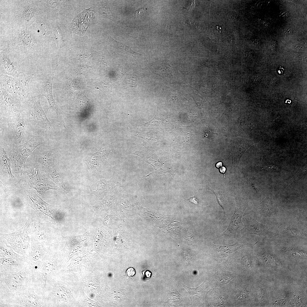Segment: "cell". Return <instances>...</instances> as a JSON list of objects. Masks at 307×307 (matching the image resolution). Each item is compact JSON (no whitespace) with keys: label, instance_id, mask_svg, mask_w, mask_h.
I'll list each match as a JSON object with an SVG mask.
<instances>
[{"label":"cell","instance_id":"6da1fadb","mask_svg":"<svg viewBox=\"0 0 307 307\" xmlns=\"http://www.w3.org/2000/svg\"><path fill=\"white\" fill-rule=\"evenodd\" d=\"M32 272L27 264L19 272L0 275V302L8 300L32 287Z\"/></svg>","mask_w":307,"mask_h":307},{"label":"cell","instance_id":"7a4b0ae2","mask_svg":"<svg viewBox=\"0 0 307 307\" xmlns=\"http://www.w3.org/2000/svg\"><path fill=\"white\" fill-rule=\"evenodd\" d=\"M42 97L38 90L32 91L28 100L24 103L25 110L28 118L29 129L36 131L39 129L51 130L53 126L48 119L40 103Z\"/></svg>","mask_w":307,"mask_h":307},{"label":"cell","instance_id":"3957f363","mask_svg":"<svg viewBox=\"0 0 307 307\" xmlns=\"http://www.w3.org/2000/svg\"><path fill=\"white\" fill-rule=\"evenodd\" d=\"M1 129L7 141L20 145L26 129L29 128L28 118L25 109L19 114L9 117H0Z\"/></svg>","mask_w":307,"mask_h":307},{"label":"cell","instance_id":"277c9868","mask_svg":"<svg viewBox=\"0 0 307 307\" xmlns=\"http://www.w3.org/2000/svg\"><path fill=\"white\" fill-rule=\"evenodd\" d=\"M34 220L30 214L25 224L20 229L12 233L1 234L0 237L6 240L16 253L25 257L27 256L30 250L31 238L29 235V230Z\"/></svg>","mask_w":307,"mask_h":307},{"label":"cell","instance_id":"5b68a950","mask_svg":"<svg viewBox=\"0 0 307 307\" xmlns=\"http://www.w3.org/2000/svg\"><path fill=\"white\" fill-rule=\"evenodd\" d=\"M26 196L27 202L35 210L41 221L56 223L61 221L62 219L61 213L44 201L37 194L31 193L28 194Z\"/></svg>","mask_w":307,"mask_h":307},{"label":"cell","instance_id":"8992f818","mask_svg":"<svg viewBox=\"0 0 307 307\" xmlns=\"http://www.w3.org/2000/svg\"><path fill=\"white\" fill-rule=\"evenodd\" d=\"M51 253L32 273V287L38 295L43 296V290L49 275L56 268L57 255Z\"/></svg>","mask_w":307,"mask_h":307},{"label":"cell","instance_id":"52a82bcc","mask_svg":"<svg viewBox=\"0 0 307 307\" xmlns=\"http://www.w3.org/2000/svg\"><path fill=\"white\" fill-rule=\"evenodd\" d=\"M0 307H45L46 305L44 297L37 294L31 287L8 300L0 302Z\"/></svg>","mask_w":307,"mask_h":307},{"label":"cell","instance_id":"ba28073f","mask_svg":"<svg viewBox=\"0 0 307 307\" xmlns=\"http://www.w3.org/2000/svg\"><path fill=\"white\" fill-rule=\"evenodd\" d=\"M34 225L30 235L31 238L51 248L59 237L52 224L41 221L38 218L34 219Z\"/></svg>","mask_w":307,"mask_h":307},{"label":"cell","instance_id":"9c48e42d","mask_svg":"<svg viewBox=\"0 0 307 307\" xmlns=\"http://www.w3.org/2000/svg\"><path fill=\"white\" fill-rule=\"evenodd\" d=\"M0 117H9L15 116L24 110V103L18 97L8 93L0 87Z\"/></svg>","mask_w":307,"mask_h":307},{"label":"cell","instance_id":"30bf717a","mask_svg":"<svg viewBox=\"0 0 307 307\" xmlns=\"http://www.w3.org/2000/svg\"><path fill=\"white\" fill-rule=\"evenodd\" d=\"M31 244L25 262L32 270V273L41 264L44 259L52 252L51 248L31 238Z\"/></svg>","mask_w":307,"mask_h":307},{"label":"cell","instance_id":"8fae6325","mask_svg":"<svg viewBox=\"0 0 307 307\" xmlns=\"http://www.w3.org/2000/svg\"><path fill=\"white\" fill-rule=\"evenodd\" d=\"M44 139L37 133H34L31 138L24 144L15 145L13 149L14 159L18 163H24L28 157L38 146L44 143Z\"/></svg>","mask_w":307,"mask_h":307},{"label":"cell","instance_id":"7c38bea8","mask_svg":"<svg viewBox=\"0 0 307 307\" xmlns=\"http://www.w3.org/2000/svg\"><path fill=\"white\" fill-rule=\"evenodd\" d=\"M34 74L27 75L23 72L14 77V86L18 97L23 103L27 101L32 90L31 84Z\"/></svg>","mask_w":307,"mask_h":307},{"label":"cell","instance_id":"4fadbf2b","mask_svg":"<svg viewBox=\"0 0 307 307\" xmlns=\"http://www.w3.org/2000/svg\"><path fill=\"white\" fill-rule=\"evenodd\" d=\"M124 189L117 178L113 173L111 179L106 180L104 178L98 181L97 183V189L93 192L99 196L105 195L107 193L122 192Z\"/></svg>","mask_w":307,"mask_h":307},{"label":"cell","instance_id":"5bb4252c","mask_svg":"<svg viewBox=\"0 0 307 307\" xmlns=\"http://www.w3.org/2000/svg\"><path fill=\"white\" fill-rule=\"evenodd\" d=\"M246 207V204H237L228 228L220 237L226 236L229 238L235 237L237 230L242 224V218Z\"/></svg>","mask_w":307,"mask_h":307},{"label":"cell","instance_id":"9a60e30c","mask_svg":"<svg viewBox=\"0 0 307 307\" xmlns=\"http://www.w3.org/2000/svg\"><path fill=\"white\" fill-rule=\"evenodd\" d=\"M25 261L0 257V275L19 272L26 265Z\"/></svg>","mask_w":307,"mask_h":307},{"label":"cell","instance_id":"2e32d148","mask_svg":"<svg viewBox=\"0 0 307 307\" xmlns=\"http://www.w3.org/2000/svg\"><path fill=\"white\" fill-rule=\"evenodd\" d=\"M249 141L238 137L233 138L230 145L233 163L238 165L244 152L250 146Z\"/></svg>","mask_w":307,"mask_h":307},{"label":"cell","instance_id":"e0dca14e","mask_svg":"<svg viewBox=\"0 0 307 307\" xmlns=\"http://www.w3.org/2000/svg\"><path fill=\"white\" fill-rule=\"evenodd\" d=\"M240 232L243 235L254 234L261 237H269L272 235L268 227L253 220L247 221Z\"/></svg>","mask_w":307,"mask_h":307},{"label":"cell","instance_id":"ac0fdd59","mask_svg":"<svg viewBox=\"0 0 307 307\" xmlns=\"http://www.w3.org/2000/svg\"><path fill=\"white\" fill-rule=\"evenodd\" d=\"M92 11L85 10L76 18L72 23L73 29L76 34L84 35L93 17Z\"/></svg>","mask_w":307,"mask_h":307},{"label":"cell","instance_id":"d6986e66","mask_svg":"<svg viewBox=\"0 0 307 307\" xmlns=\"http://www.w3.org/2000/svg\"><path fill=\"white\" fill-rule=\"evenodd\" d=\"M59 61L55 68L49 76L42 82L41 86L40 92L42 96H44L47 99L48 103H51L55 101L52 95V84L53 78L56 69L60 63Z\"/></svg>","mask_w":307,"mask_h":307},{"label":"cell","instance_id":"ffe728a7","mask_svg":"<svg viewBox=\"0 0 307 307\" xmlns=\"http://www.w3.org/2000/svg\"><path fill=\"white\" fill-rule=\"evenodd\" d=\"M1 56L0 74H5L15 77L17 76L21 73L23 72L13 64L8 55L5 54H3Z\"/></svg>","mask_w":307,"mask_h":307},{"label":"cell","instance_id":"44dd1931","mask_svg":"<svg viewBox=\"0 0 307 307\" xmlns=\"http://www.w3.org/2000/svg\"><path fill=\"white\" fill-rule=\"evenodd\" d=\"M0 257L25 261V257L16 253L5 239L0 237Z\"/></svg>","mask_w":307,"mask_h":307},{"label":"cell","instance_id":"7402d4cb","mask_svg":"<svg viewBox=\"0 0 307 307\" xmlns=\"http://www.w3.org/2000/svg\"><path fill=\"white\" fill-rule=\"evenodd\" d=\"M14 79V77L12 76L5 74H0V87L13 96L18 97L15 89Z\"/></svg>","mask_w":307,"mask_h":307},{"label":"cell","instance_id":"603a6c76","mask_svg":"<svg viewBox=\"0 0 307 307\" xmlns=\"http://www.w3.org/2000/svg\"><path fill=\"white\" fill-rule=\"evenodd\" d=\"M213 246L215 251L217 253L224 257H227L234 252L246 247L238 242L227 246L213 244Z\"/></svg>","mask_w":307,"mask_h":307},{"label":"cell","instance_id":"cb8c5ba5","mask_svg":"<svg viewBox=\"0 0 307 307\" xmlns=\"http://www.w3.org/2000/svg\"><path fill=\"white\" fill-rule=\"evenodd\" d=\"M49 175L51 179L66 193L70 194V191L64 183L61 174L56 168H53L50 170Z\"/></svg>","mask_w":307,"mask_h":307},{"label":"cell","instance_id":"d4e9b609","mask_svg":"<svg viewBox=\"0 0 307 307\" xmlns=\"http://www.w3.org/2000/svg\"><path fill=\"white\" fill-rule=\"evenodd\" d=\"M108 38L111 44L123 53L133 56L141 55V54L137 53L132 50L129 46L115 40L110 36Z\"/></svg>","mask_w":307,"mask_h":307},{"label":"cell","instance_id":"484cf974","mask_svg":"<svg viewBox=\"0 0 307 307\" xmlns=\"http://www.w3.org/2000/svg\"><path fill=\"white\" fill-rule=\"evenodd\" d=\"M56 152L54 150H49L42 153L39 157V161L43 164H49L54 160Z\"/></svg>","mask_w":307,"mask_h":307},{"label":"cell","instance_id":"4316f807","mask_svg":"<svg viewBox=\"0 0 307 307\" xmlns=\"http://www.w3.org/2000/svg\"><path fill=\"white\" fill-rule=\"evenodd\" d=\"M101 157L93 155L89 159L88 168L92 171L99 170L101 167L102 159Z\"/></svg>","mask_w":307,"mask_h":307},{"label":"cell","instance_id":"83f0119b","mask_svg":"<svg viewBox=\"0 0 307 307\" xmlns=\"http://www.w3.org/2000/svg\"><path fill=\"white\" fill-rule=\"evenodd\" d=\"M115 196L112 194L107 195L101 202L94 206V208L96 209H102L111 207L114 204Z\"/></svg>","mask_w":307,"mask_h":307},{"label":"cell","instance_id":"f1b7e54d","mask_svg":"<svg viewBox=\"0 0 307 307\" xmlns=\"http://www.w3.org/2000/svg\"><path fill=\"white\" fill-rule=\"evenodd\" d=\"M260 209L262 213L267 215L272 213L274 209L271 200L268 198L265 199L260 203Z\"/></svg>","mask_w":307,"mask_h":307},{"label":"cell","instance_id":"f546056e","mask_svg":"<svg viewBox=\"0 0 307 307\" xmlns=\"http://www.w3.org/2000/svg\"><path fill=\"white\" fill-rule=\"evenodd\" d=\"M1 157L2 163L6 169V170L10 177L12 178L14 176L12 174L11 169V161L7 156L4 149L1 148Z\"/></svg>","mask_w":307,"mask_h":307},{"label":"cell","instance_id":"4dcf8cb0","mask_svg":"<svg viewBox=\"0 0 307 307\" xmlns=\"http://www.w3.org/2000/svg\"><path fill=\"white\" fill-rule=\"evenodd\" d=\"M183 287L188 291L189 295L192 299L195 298H199L203 294L202 285L196 288H191L188 287L184 284Z\"/></svg>","mask_w":307,"mask_h":307},{"label":"cell","instance_id":"1f68e13d","mask_svg":"<svg viewBox=\"0 0 307 307\" xmlns=\"http://www.w3.org/2000/svg\"><path fill=\"white\" fill-rule=\"evenodd\" d=\"M213 127L208 126L203 130L202 134V138H214L218 135V133L214 132Z\"/></svg>","mask_w":307,"mask_h":307},{"label":"cell","instance_id":"d6a6232c","mask_svg":"<svg viewBox=\"0 0 307 307\" xmlns=\"http://www.w3.org/2000/svg\"><path fill=\"white\" fill-rule=\"evenodd\" d=\"M306 171V167H305V168L303 167L301 169L294 177H295L294 178L295 180H294V182L297 181L298 179H299L300 178L301 179L302 176V175L304 173H305Z\"/></svg>","mask_w":307,"mask_h":307},{"label":"cell","instance_id":"836d02e7","mask_svg":"<svg viewBox=\"0 0 307 307\" xmlns=\"http://www.w3.org/2000/svg\"><path fill=\"white\" fill-rule=\"evenodd\" d=\"M198 192V191L197 192H196L195 194V195L193 197H191L190 198H189L188 199H187L186 200H188V201L190 203H192V204H194V205H196L197 206H200V207H202V206H200L199 205V200L196 197V194H197V193Z\"/></svg>","mask_w":307,"mask_h":307},{"label":"cell","instance_id":"e575fe53","mask_svg":"<svg viewBox=\"0 0 307 307\" xmlns=\"http://www.w3.org/2000/svg\"><path fill=\"white\" fill-rule=\"evenodd\" d=\"M135 273L136 272L134 269L132 267L128 268L126 272L127 276L129 277H131L135 275Z\"/></svg>","mask_w":307,"mask_h":307},{"label":"cell","instance_id":"d590c367","mask_svg":"<svg viewBox=\"0 0 307 307\" xmlns=\"http://www.w3.org/2000/svg\"><path fill=\"white\" fill-rule=\"evenodd\" d=\"M216 166L217 168H219L220 171L222 173L224 174L226 170V168L222 166V163L221 162H218L216 163Z\"/></svg>","mask_w":307,"mask_h":307},{"label":"cell","instance_id":"8d00e7d4","mask_svg":"<svg viewBox=\"0 0 307 307\" xmlns=\"http://www.w3.org/2000/svg\"><path fill=\"white\" fill-rule=\"evenodd\" d=\"M241 261L244 265L248 268L250 267V265L248 262L246 256H244L241 260Z\"/></svg>","mask_w":307,"mask_h":307},{"label":"cell","instance_id":"74e56055","mask_svg":"<svg viewBox=\"0 0 307 307\" xmlns=\"http://www.w3.org/2000/svg\"><path fill=\"white\" fill-rule=\"evenodd\" d=\"M143 276L146 278L149 279L152 275V273L149 270H144L142 271Z\"/></svg>","mask_w":307,"mask_h":307},{"label":"cell","instance_id":"f35d334b","mask_svg":"<svg viewBox=\"0 0 307 307\" xmlns=\"http://www.w3.org/2000/svg\"><path fill=\"white\" fill-rule=\"evenodd\" d=\"M261 168L262 169H266V170H277V167H275L274 166H271V165L267 166H262V167Z\"/></svg>","mask_w":307,"mask_h":307},{"label":"cell","instance_id":"ab89813d","mask_svg":"<svg viewBox=\"0 0 307 307\" xmlns=\"http://www.w3.org/2000/svg\"><path fill=\"white\" fill-rule=\"evenodd\" d=\"M144 9L143 8H140L138 10L136 11L135 12V14L136 15H137L138 16H140L144 12Z\"/></svg>","mask_w":307,"mask_h":307},{"label":"cell","instance_id":"60d3db41","mask_svg":"<svg viewBox=\"0 0 307 307\" xmlns=\"http://www.w3.org/2000/svg\"><path fill=\"white\" fill-rule=\"evenodd\" d=\"M284 31L285 34H290L292 33V29L289 28H286Z\"/></svg>","mask_w":307,"mask_h":307},{"label":"cell","instance_id":"b9f144b4","mask_svg":"<svg viewBox=\"0 0 307 307\" xmlns=\"http://www.w3.org/2000/svg\"><path fill=\"white\" fill-rule=\"evenodd\" d=\"M250 53L249 52H246L245 53L246 56L247 57H249L250 56Z\"/></svg>","mask_w":307,"mask_h":307}]
</instances>
